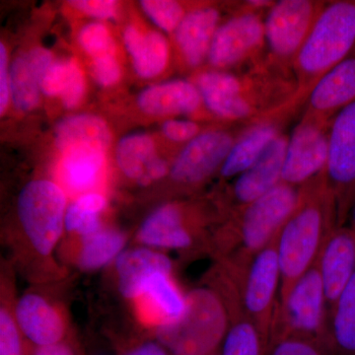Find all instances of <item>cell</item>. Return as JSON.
<instances>
[{
    "label": "cell",
    "mask_w": 355,
    "mask_h": 355,
    "mask_svg": "<svg viewBox=\"0 0 355 355\" xmlns=\"http://www.w3.org/2000/svg\"><path fill=\"white\" fill-rule=\"evenodd\" d=\"M336 227L335 198L323 172L299 188L297 205L277 235L282 273L279 299L315 265L327 238Z\"/></svg>",
    "instance_id": "1"
},
{
    "label": "cell",
    "mask_w": 355,
    "mask_h": 355,
    "mask_svg": "<svg viewBox=\"0 0 355 355\" xmlns=\"http://www.w3.org/2000/svg\"><path fill=\"white\" fill-rule=\"evenodd\" d=\"M355 46V0L324 4L293 60L298 99L309 96L315 84L349 58Z\"/></svg>",
    "instance_id": "2"
},
{
    "label": "cell",
    "mask_w": 355,
    "mask_h": 355,
    "mask_svg": "<svg viewBox=\"0 0 355 355\" xmlns=\"http://www.w3.org/2000/svg\"><path fill=\"white\" fill-rule=\"evenodd\" d=\"M228 326L220 298L207 289H196L187 296L183 316L160 324L157 338L171 355H212L223 343Z\"/></svg>",
    "instance_id": "3"
},
{
    "label": "cell",
    "mask_w": 355,
    "mask_h": 355,
    "mask_svg": "<svg viewBox=\"0 0 355 355\" xmlns=\"http://www.w3.org/2000/svg\"><path fill=\"white\" fill-rule=\"evenodd\" d=\"M286 336H300L331 345L328 303L316 263L277 300L270 343Z\"/></svg>",
    "instance_id": "4"
},
{
    "label": "cell",
    "mask_w": 355,
    "mask_h": 355,
    "mask_svg": "<svg viewBox=\"0 0 355 355\" xmlns=\"http://www.w3.org/2000/svg\"><path fill=\"white\" fill-rule=\"evenodd\" d=\"M299 200V188L280 183L237 211L231 236V260L249 263L277 237Z\"/></svg>",
    "instance_id": "5"
},
{
    "label": "cell",
    "mask_w": 355,
    "mask_h": 355,
    "mask_svg": "<svg viewBox=\"0 0 355 355\" xmlns=\"http://www.w3.org/2000/svg\"><path fill=\"white\" fill-rule=\"evenodd\" d=\"M67 198L53 182H30L21 191L18 214L33 247L42 254L53 251L64 226Z\"/></svg>",
    "instance_id": "6"
},
{
    "label": "cell",
    "mask_w": 355,
    "mask_h": 355,
    "mask_svg": "<svg viewBox=\"0 0 355 355\" xmlns=\"http://www.w3.org/2000/svg\"><path fill=\"white\" fill-rule=\"evenodd\" d=\"M324 176L335 198L340 227L349 218L355 200V101L331 121Z\"/></svg>",
    "instance_id": "7"
},
{
    "label": "cell",
    "mask_w": 355,
    "mask_h": 355,
    "mask_svg": "<svg viewBox=\"0 0 355 355\" xmlns=\"http://www.w3.org/2000/svg\"><path fill=\"white\" fill-rule=\"evenodd\" d=\"M277 238L238 272L245 312L268 340L282 282Z\"/></svg>",
    "instance_id": "8"
},
{
    "label": "cell",
    "mask_w": 355,
    "mask_h": 355,
    "mask_svg": "<svg viewBox=\"0 0 355 355\" xmlns=\"http://www.w3.org/2000/svg\"><path fill=\"white\" fill-rule=\"evenodd\" d=\"M324 6L311 0L273 3L263 24L266 44L275 58L293 62Z\"/></svg>",
    "instance_id": "9"
},
{
    "label": "cell",
    "mask_w": 355,
    "mask_h": 355,
    "mask_svg": "<svg viewBox=\"0 0 355 355\" xmlns=\"http://www.w3.org/2000/svg\"><path fill=\"white\" fill-rule=\"evenodd\" d=\"M330 125L303 116L288 139L282 183L300 188L324 171Z\"/></svg>",
    "instance_id": "10"
},
{
    "label": "cell",
    "mask_w": 355,
    "mask_h": 355,
    "mask_svg": "<svg viewBox=\"0 0 355 355\" xmlns=\"http://www.w3.org/2000/svg\"><path fill=\"white\" fill-rule=\"evenodd\" d=\"M265 41V24L260 16L242 12L218 27L207 58L214 67H233L260 50Z\"/></svg>",
    "instance_id": "11"
},
{
    "label": "cell",
    "mask_w": 355,
    "mask_h": 355,
    "mask_svg": "<svg viewBox=\"0 0 355 355\" xmlns=\"http://www.w3.org/2000/svg\"><path fill=\"white\" fill-rule=\"evenodd\" d=\"M234 144L232 135L223 130L198 135L189 142L173 164V179L184 184L200 183L222 167Z\"/></svg>",
    "instance_id": "12"
},
{
    "label": "cell",
    "mask_w": 355,
    "mask_h": 355,
    "mask_svg": "<svg viewBox=\"0 0 355 355\" xmlns=\"http://www.w3.org/2000/svg\"><path fill=\"white\" fill-rule=\"evenodd\" d=\"M329 312L355 275V233L347 226L331 231L316 261Z\"/></svg>",
    "instance_id": "13"
},
{
    "label": "cell",
    "mask_w": 355,
    "mask_h": 355,
    "mask_svg": "<svg viewBox=\"0 0 355 355\" xmlns=\"http://www.w3.org/2000/svg\"><path fill=\"white\" fill-rule=\"evenodd\" d=\"M288 139L279 135L249 169L236 178L231 195L237 211L282 183Z\"/></svg>",
    "instance_id": "14"
},
{
    "label": "cell",
    "mask_w": 355,
    "mask_h": 355,
    "mask_svg": "<svg viewBox=\"0 0 355 355\" xmlns=\"http://www.w3.org/2000/svg\"><path fill=\"white\" fill-rule=\"evenodd\" d=\"M354 101L355 55H350L315 84L304 116L331 123V119Z\"/></svg>",
    "instance_id": "15"
},
{
    "label": "cell",
    "mask_w": 355,
    "mask_h": 355,
    "mask_svg": "<svg viewBox=\"0 0 355 355\" xmlns=\"http://www.w3.org/2000/svg\"><path fill=\"white\" fill-rule=\"evenodd\" d=\"M53 64V55L43 48L33 49L14 60L10 70V93L20 111H30L38 105L42 83Z\"/></svg>",
    "instance_id": "16"
},
{
    "label": "cell",
    "mask_w": 355,
    "mask_h": 355,
    "mask_svg": "<svg viewBox=\"0 0 355 355\" xmlns=\"http://www.w3.org/2000/svg\"><path fill=\"white\" fill-rule=\"evenodd\" d=\"M116 161L121 171L141 186L164 177L167 165L156 155L153 140L144 133L123 137L116 147Z\"/></svg>",
    "instance_id": "17"
},
{
    "label": "cell",
    "mask_w": 355,
    "mask_h": 355,
    "mask_svg": "<svg viewBox=\"0 0 355 355\" xmlns=\"http://www.w3.org/2000/svg\"><path fill=\"white\" fill-rule=\"evenodd\" d=\"M16 319L26 338L37 347L62 343L64 324L57 311L40 296L28 294L21 299Z\"/></svg>",
    "instance_id": "18"
},
{
    "label": "cell",
    "mask_w": 355,
    "mask_h": 355,
    "mask_svg": "<svg viewBox=\"0 0 355 355\" xmlns=\"http://www.w3.org/2000/svg\"><path fill=\"white\" fill-rule=\"evenodd\" d=\"M116 268L121 294L127 298H137L144 295L147 284L156 275H170L172 266L164 254L137 249L121 254Z\"/></svg>",
    "instance_id": "19"
},
{
    "label": "cell",
    "mask_w": 355,
    "mask_h": 355,
    "mask_svg": "<svg viewBox=\"0 0 355 355\" xmlns=\"http://www.w3.org/2000/svg\"><path fill=\"white\" fill-rule=\"evenodd\" d=\"M218 21V10L205 7L187 13L180 23L176 30L177 44L191 67H198L209 57Z\"/></svg>",
    "instance_id": "20"
},
{
    "label": "cell",
    "mask_w": 355,
    "mask_h": 355,
    "mask_svg": "<svg viewBox=\"0 0 355 355\" xmlns=\"http://www.w3.org/2000/svg\"><path fill=\"white\" fill-rule=\"evenodd\" d=\"M202 96L197 86L184 80L168 81L144 89L139 96V108L149 114H190L197 111Z\"/></svg>",
    "instance_id": "21"
},
{
    "label": "cell",
    "mask_w": 355,
    "mask_h": 355,
    "mask_svg": "<svg viewBox=\"0 0 355 355\" xmlns=\"http://www.w3.org/2000/svg\"><path fill=\"white\" fill-rule=\"evenodd\" d=\"M55 141L62 153L76 148H95L105 153L111 142V132L102 119L77 114L58 123Z\"/></svg>",
    "instance_id": "22"
},
{
    "label": "cell",
    "mask_w": 355,
    "mask_h": 355,
    "mask_svg": "<svg viewBox=\"0 0 355 355\" xmlns=\"http://www.w3.org/2000/svg\"><path fill=\"white\" fill-rule=\"evenodd\" d=\"M123 41L140 77L153 78L165 69L169 60V46L162 35L157 32L142 34L130 26L123 33Z\"/></svg>",
    "instance_id": "23"
},
{
    "label": "cell",
    "mask_w": 355,
    "mask_h": 355,
    "mask_svg": "<svg viewBox=\"0 0 355 355\" xmlns=\"http://www.w3.org/2000/svg\"><path fill=\"white\" fill-rule=\"evenodd\" d=\"M139 239L149 246L169 249H186L193 243L181 211L172 205L160 207L146 219L140 228Z\"/></svg>",
    "instance_id": "24"
},
{
    "label": "cell",
    "mask_w": 355,
    "mask_h": 355,
    "mask_svg": "<svg viewBox=\"0 0 355 355\" xmlns=\"http://www.w3.org/2000/svg\"><path fill=\"white\" fill-rule=\"evenodd\" d=\"M279 135V128L273 123H263L250 128L231 148L220 168L221 176L228 179L246 171Z\"/></svg>",
    "instance_id": "25"
},
{
    "label": "cell",
    "mask_w": 355,
    "mask_h": 355,
    "mask_svg": "<svg viewBox=\"0 0 355 355\" xmlns=\"http://www.w3.org/2000/svg\"><path fill=\"white\" fill-rule=\"evenodd\" d=\"M62 176L70 190L86 191L94 188L101 177L105 153L95 148H76L64 153Z\"/></svg>",
    "instance_id": "26"
},
{
    "label": "cell",
    "mask_w": 355,
    "mask_h": 355,
    "mask_svg": "<svg viewBox=\"0 0 355 355\" xmlns=\"http://www.w3.org/2000/svg\"><path fill=\"white\" fill-rule=\"evenodd\" d=\"M329 331L336 355H355V275L329 312Z\"/></svg>",
    "instance_id": "27"
},
{
    "label": "cell",
    "mask_w": 355,
    "mask_h": 355,
    "mask_svg": "<svg viewBox=\"0 0 355 355\" xmlns=\"http://www.w3.org/2000/svg\"><path fill=\"white\" fill-rule=\"evenodd\" d=\"M227 333L220 355H266L270 340L245 312L228 317Z\"/></svg>",
    "instance_id": "28"
},
{
    "label": "cell",
    "mask_w": 355,
    "mask_h": 355,
    "mask_svg": "<svg viewBox=\"0 0 355 355\" xmlns=\"http://www.w3.org/2000/svg\"><path fill=\"white\" fill-rule=\"evenodd\" d=\"M170 275L159 273L147 284L146 295L161 319V324L171 323L183 316L187 308V297L182 295L170 279ZM159 324V326H160Z\"/></svg>",
    "instance_id": "29"
},
{
    "label": "cell",
    "mask_w": 355,
    "mask_h": 355,
    "mask_svg": "<svg viewBox=\"0 0 355 355\" xmlns=\"http://www.w3.org/2000/svg\"><path fill=\"white\" fill-rule=\"evenodd\" d=\"M125 245V237L111 230H99L83 237L79 265L84 270H95L107 265L120 253Z\"/></svg>",
    "instance_id": "30"
},
{
    "label": "cell",
    "mask_w": 355,
    "mask_h": 355,
    "mask_svg": "<svg viewBox=\"0 0 355 355\" xmlns=\"http://www.w3.org/2000/svg\"><path fill=\"white\" fill-rule=\"evenodd\" d=\"M106 198L100 193H89L71 203L65 214L64 226L83 237L100 230L99 214L106 207Z\"/></svg>",
    "instance_id": "31"
},
{
    "label": "cell",
    "mask_w": 355,
    "mask_h": 355,
    "mask_svg": "<svg viewBox=\"0 0 355 355\" xmlns=\"http://www.w3.org/2000/svg\"><path fill=\"white\" fill-rule=\"evenodd\" d=\"M266 355H336L329 343L300 336H286L272 340Z\"/></svg>",
    "instance_id": "32"
},
{
    "label": "cell",
    "mask_w": 355,
    "mask_h": 355,
    "mask_svg": "<svg viewBox=\"0 0 355 355\" xmlns=\"http://www.w3.org/2000/svg\"><path fill=\"white\" fill-rule=\"evenodd\" d=\"M140 4L148 17L166 32L176 31L186 16L181 4L172 0H144Z\"/></svg>",
    "instance_id": "33"
},
{
    "label": "cell",
    "mask_w": 355,
    "mask_h": 355,
    "mask_svg": "<svg viewBox=\"0 0 355 355\" xmlns=\"http://www.w3.org/2000/svg\"><path fill=\"white\" fill-rule=\"evenodd\" d=\"M79 43L93 60L107 55H114L116 46L106 26L101 23H90L84 26L79 34Z\"/></svg>",
    "instance_id": "34"
},
{
    "label": "cell",
    "mask_w": 355,
    "mask_h": 355,
    "mask_svg": "<svg viewBox=\"0 0 355 355\" xmlns=\"http://www.w3.org/2000/svg\"><path fill=\"white\" fill-rule=\"evenodd\" d=\"M0 355H24L17 327L3 309L0 313Z\"/></svg>",
    "instance_id": "35"
},
{
    "label": "cell",
    "mask_w": 355,
    "mask_h": 355,
    "mask_svg": "<svg viewBox=\"0 0 355 355\" xmlns=\"http://www.w3.org/2000/svg\"><path fill=\"white\" fill-rule=\"evenodd\" d=\"M69 74L67 86L62 95V103L65 108L72 109L80 103L85 89L83 70L76 60H69Z\"/></svg>",
    "instance_id": "36"
},
{
    "label": "cell",
    "mask_w": 355,
    "mask_h": 355,
    "mask_svg": "<svg viewBox=\"0 0 355 355\" xmlns=\"http://www.w3.org/2000/svg\"><path fill=\"white\" fill-rule=\"evenodd\" d=\"M69 60L51 64L42 83V92L46 96H62L69 78Z\"/></svg>",
    "instance_id": "37"
},
{
    "label": "cell",
    "mask_w": 355,
    "mask_h": 355,
    "mask_svg": "<svg viewBox=\"0 0 355 355\" xmlns=\"http://www.w3.org/2000/svg\"><path fill=\"white\" fill-rule=\"evenodd\" d=\"M92 71L96 81L103 86H111L121 78V67L114 55L93 60Z\"/></svg>",
    "instance_id": "38"
},
{
    "label": "cell",
    "mask_w": 355,
    "mask_h": 355,
    "mask_svg": "<svg viewBox=\"0 0 355 355\" xmlns=\"http://www.w3.org/2000/svg\"><path fill=\"white\" fill-rule=\"evenodd\" d=\"M69 3L83 13L100 19L114 18L118 7V3L114 0H73Z\"/></svg>",
    "instance_id": "39"
},
{
    "label": "cell",
    "mask_w": 355,
    "mask_h": 355,
    "mask_svg": "<svg viewBox=\"0 0 355 355\" xmlns=\"http://www.w3.org/2000/svg\"><path fill=\"white\" fill-rule=\"evenodd\" d=\"M162 132L173 141H188L198 137V125L191 121L170 120L163 123Z\"/></svg>",
    "instance_id": "40"
},
{
    "label": "cell",
    "mask_w": 355,
    "mask_h": 355,
    "mask_svg": "<svg viewBox=\"0 0 355 355\" xmlns=\"http://www.w3.org/2000/svg\"><path fill=\"white\" fill-rule=\"evenodd\" d=\"M10 93V78L7 70V51L3 44H0V113L3 114L8 105Z\"/></svg>",
    "instance_id": "41"
},
{
    "label": "cell",
    "mask_w": 355,
    "mask_h": 355,
    "mask_svg": "<svg viewBox=\"0 0 355 355\" xmlns=\"http://www.w3.org/2000/svg\"><path fill=\"white\" fill-rule=\"evenodd\" d=\"M123 355H171L161 343H146L128 349Z\"/></svg>",
    "instance_id": "42"
},
{
    "label": "cell",
    "mask_w": 355,
    "mask_h": 355,
    "mask_svg": "<svg viewBox=\"0 0 355 355\" xmlns=\"http://www.w3.org/2000/svg\"><path fill=\"white\" fill-rule=\"evenodd\" d=\"M33 355H76V352L64 343L38 347L34 350Z\"/></svg>",
    "instance_id": "43"
},
{
    "label": "cell",
    "mask_w": 355,
    "mask_h": 355,
    "mask_svg": "<svg viewBox=\"0 0 355 355\" xmlns=\"http://www.w3.org/2000/svg\"><path fill=\"white\" fill-rule=\"evenodd\" d=\"M350 216V229L355 233V200L354 202V205H352V209H350L349 216Z\"/></svg>",
    "instance_id": "44"
},
{
    "label": "cell",
    "mask_w": 355,
    "mask_h": 355,
    "mask_svg": "<svg viewBox=\"0 0 355 355\" xmlns=\"http://www.w3.org/2000/svg\"><path fill=\"white\" fill-rule=\"evenodd\" d=\"M212 355H220V354H218V352H216V354H212Z\"/></svg>",
    "instance_id": "45"
}]
</instances>
